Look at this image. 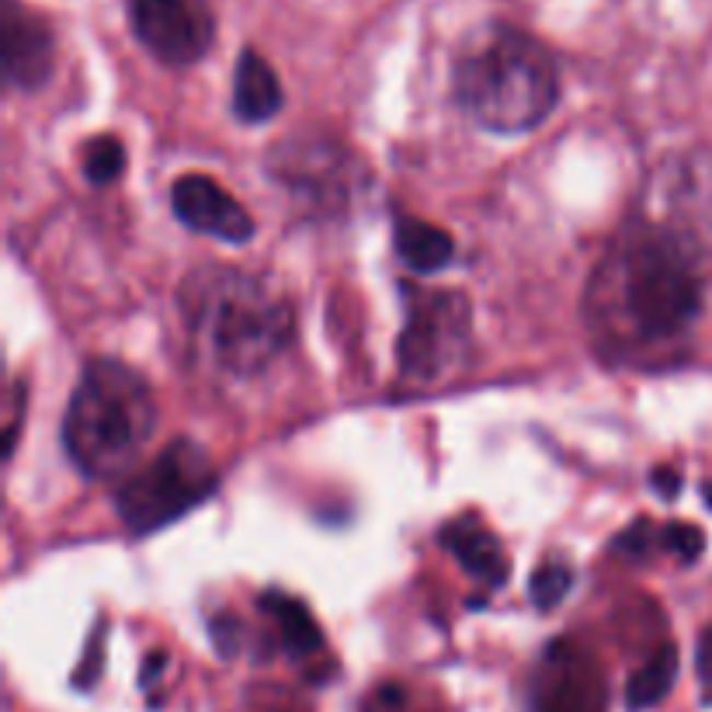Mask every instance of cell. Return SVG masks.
Wrapping results in <instances>:
<instances>
[{"label":"cell","instance_id":"1","mask_svg":"<svg viewBox=\"0 0 712 712\" xmlns=\"http://www.w3.org/2000/svg\"><path fill=\"white\" fill-rule=\"evenodd\" d=\"M712 244L681 212L629 215L584 289V320L611 362H650L675 351L705 306Z\"/></svg>","mask_w":712,"mask_h":712},{"label":"cell","instance_id":"2","mask_svg":"<svg viewBox=\"0 0 712 712\" xmlns=\"http://www.w3.org/2000/svg\"><path fill=\"white\" fill-rule=\"evenodd\" d=\"M185 330L202 362L230 380H254L295 345V306L268 275L209 265L177 292Z\"/></svg>","mask_w":712,"mask_h":712},{"label":"cell","instance_id":"3","mask_svg":"<svg viewBox=\"0 0 712 712\" xmlns=\"http://www.w3.org/2000/svg\"><path fill=\"white\" fill-rule=\"evenodd\" d=\"M563 94L557 56L536 35L507 22L472 32L452 63V97L472 126L525 136L557 112Z\"/></svg>","mask_w":712,"mask_h":712},{"label":"cell","instance_id":"4","mask_svg":"<svg viewBox=\"0 0 712 712\" xmlns=\"http://www.w3.org/2000/svg\"><path fill=\"white\" fill-rule=\"evenodd\" d=\"M161 407L153 386L122 359H87L59 424L67 459L87 480H129L140 469V456L150 445Z\"/></svg>","mask_w":712,"mask_h":712},{"label":"cell","instance_id":"5","mask_svg":"<svg viewBox=\"0 0 712 712\" xmlns=\"http://www.w3.org/2000/svg\"><path fill=\"white\" fill-rule=\"evenodd\" d=\"M265 174L310 220H341L365 199L372 174L359 153L334 136L295 132L265 156Z\"/></svg>","mask_w":712,"mask_h":712},{"label":"cell","instance_id":"6","mask_svg":"<svg viewBox=\"0 0 712 712\" xmlns=\"http://www.w3.org/2000/svg\"><path fill=\"white\" fill-rule=\"evenodd\" d=\"M215 490H220V469L206 445L195 439H174L129 480L118 483L115 511L132 536H153L202 507Z\"/></svg>","mask_w":712,"mask_h":712},{"label":"cell","instance_id":"7","mask_svg":"<svg viewBox=\"0 0 712 712\" xmlns=\"http://www.w3.org/2000/svg\"><path fill=\"white\" fill-rule=\"evenodd\" d=\"M404 330L397 338V372L404 383L431 386L466 362L472 338V303L459 289L400 285Z\"/></svg>","mask_w":712,"mask_h":712},{"label":"cell","instance_id":"8","mask_svg":"<svg viewBox=\"0 0 712 712\" xmlns=\"http://www.w3.org/2000/svg\"><path fill=\"white\" fill-rule=\"evenodd\" d=\"M126 11L136 43L164 67H195L215 43L209 0H126Z\"/></svg>","mask_w":712,"mask_h":712},{"label":"cell","instance_id":"9","mask_svg":"<svg viewBox=\"0 0 712 712\" xmlns=\"http://www.w3.org/2000/svg\"><path fill=\"white\" fill-rule=\"evenodd\" d=\"M171 212L174 220L191 233L212 236L223 244H250L254 241V215L233 199V195L212 182L209 174H182L171 185Z\"/></svg>","mask_w":712,"mask_h":712},{"label":"cell","instance_id":"10","mask_svg":"<svg viewBox=\"0 0 712 712\" xmlns=\"http://www.w3.org/2000/svg\"><path fill=\"white\" fill-rule=\"evenodd\" d=\"M0 52H4V81L17 91H38L56 63L52 28L32 8L8 0L0 17Z\"/></svg>","mask_w":712,"mask_h":712},{"label":"cell","instance_id":"11","mask_svg":"<svg viewBox=\"0 0 712 712\" xmlns=\"http://www.w3.org/2000/svg\"><path fill=\"white\" fill-rule=\"evenodd\" d=\"M439 542L448 549V557L456 560L469 581L483 584L487 591H498L511 577V557L504 542L480 518H456L442 528Z\"/></svg>","mask_w":712,"mask_h":712},{"label":"cell","instance_id":"12","mask_svg":"<svg viewBox=\"0 0 712 712\" xmlns=\"http://www.w3.org/2000/svg\"><path fill=\"white\" fill-rule=\"evenodd\" d=\"M285 105V91L279 73L271 70L268 59L257 49H241L233 67V91H230V108L236 122L244 126H265Z\"/></svg>","mask_w":712,"mask_h":712},{"label":"cell","instance_id":"13","mask_svg":"<svg viewBox=\"0 0 712 712\" xmlns=\"http://www.w3.org/2000/svg\"><path fill=\"white\" fill-rule=\"evenodd\" d=\"M393 250L410 275H434L456 257V241L448 230L421 220V215H397L393 220Z\"/></svg>","mask_w":712,"mask_h":712},{"label":"cell","instance_id":"14","mask_svg":"<svg viewBox=\"0 0 712 712\" xmlns=\"http://www.w3.org/2000/svg\"><path fill=\"white\" fill-rule=\"evenodd\" d=\"M261 611L275 622V632H279V643L289 657L303 661V657H313L320 654L324 646V632L316 626L313 611L295 602L285 591H265L261 595Z\"/></svg>","mask_w":712,"mask_h":712},{"label":"cell","instance_id":"15","mask_svg":"<svg viewBox=\"0 0 712 712\" xmlns=\"http://www.w3.org/2000/svg\"><path fill=\"white\" fill-rule=\"evenodd\" d=\"M678 678V646L675 643H661L657 654L650 657L637 675L629 678L626 685V709L629 712H643V709H654L670 688H675Z\"/></svg>","mask_w":712,"mask_h":712},{"label":"cell","instance_id":"16","mask_svg":"<svg viewBox=\"0 0 712 712\" xmlns=\"http://www.w3.org/2000/svg\"><path fill=\"white\" fill-rule=\"evenodd\" d=\"M126 164H129V153H126V143L118 140L115 132H102L94 136V140L84 147V177L94 185V188H105L112 182L126 174Z\"/></svg>","mask_w":712,"mask_h":712},{"label":"cell","instance_id":"17","mask_svg":"<svg viewBox=\"0 0 712 712\" xmlns=\"http://www.w3.org/2000/svg\"><path fill=\"white\" fill-rule=\"evenodd\" d=\"M573 584H577V573H573L570 563L563 560H546L536 573H532V581H528V598L532 605H536L539 611H549V608H557L570 591Z\"/></svg>","mask_w":712,"mask_h":712},{"label":"cell","instance_id":"18","mask_svg":"<svg viewBox=\"0 0 712 712\" xmlns=\"http://www.w3.org/2000/svg\"><path fill=\"white\" fill-rule=\"evenodd\" d=\"M661 532H664V552H670V557H678L681 563H696L702 557V549H705L702 528L688 525V522H667L661 525Z\"/></svg>","mask_w":712,"mask_h":712},{"label":"cell","instance_id":"19","mask_svg":"<svg viewBox=\"0 0 712 712\" xmlns=\"http://www.w3.org/2000/svg\"><path fill=\"white\" fill-rule=\"evenodd\" d=\"M209 632H212L215 650H220L223 657H236V650H241V637H244L241 619L230 616V611H223V616H215V619H212Z\"/></svg>","mask_w":712,"mask_h":712},{"label":"cell","instance_id":"20","mask_svg":"<svg viewBox=\"0 0 712 712\" xmlns=\"http://www.w3.org/2000/svg\"><path fill=\"white\" fill-rule=\"evenodd\" d=\"M22 413H25V383H14L11 389V404H8V428H4V452L11 459V452L17 445V428H22Z\"/></svg>","mask_w":712,"mask_h":712},{"label":"cell","instance_id":"21","mask_svg":"<svg viewBox=\"0 0 712 712\" xmlns=\"http://www.w3.org/2000/svg\"><path fill=\"white\" fill-rule=\"evenodd\" d=\"M650 487H654L664 501H675L681 493V472L675 466H657L654 477H650Z\"/></svg>","mask_w":712,"mask_h":712},{"label":"cell","instance_id":"22","mask_svg":"<svg viewBox=\"0 0 712 712\" xmlns=\"http://www.w3.org/2000/svg\"><path fill=\"white\" fill-rule=\"evenodd\" d=\"M696 667H699L702 688L712 696V629L702 632V640H699V654H696Z\"/></svg>","mask_w":712,"mask_h":712},{"label":"cell","instance_id":"23","mask_svg":"<svg viewBox=\"0 0 712 712\" xmlns=\"http://www.w3.org/2000/svg\"><path fill=\"white\" fill-rule=\"evenodd\" d=\"M702 493H705V504L712 507V483H705V487H702Z\"/></svg>","mask_w":712,"mask_h":712}]
</instances>
